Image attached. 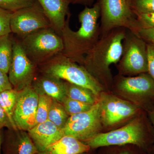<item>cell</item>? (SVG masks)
I'll use <instances>...</instances> for the list:
<instances>
[{
    "mask_svg": "<svg viewBox=\"0 0 154 154\" xmlns=\"http://www.w3.org/2000/svg\"><path fill=\"white\" fill-rule=\"evenodd\" d=\"M150 118L151 119L152 123L154 127V112L151 113Z\"/></svg>",
    "mask_w": 154,
    "mask_h": 154,
    "instance_id": "cell-35",
    "label": "cell"
},
{
    "mask_svg": "<svg viewBox=\"0 0 154 154\" xmlns=\"http://www.w3.org/2000/svg\"><path fill=\"white\" fill-rule=\"evenodd\" d=\"M130 2L134 13H154V0H130Z\"/></svg>",
    "mask_w": 154,
    "mask_h": 154,
    "instance_id": "cell-26",
    "label": "cell"
},
{
    "mask_svg": "<svg viewBox=\"0 0 154 154\" xmlns=\"http://www.w3.org/2000/svg\"><path fill=\"white\" fill-rule=\"evenodd\" d=\"M87 144L69 135H64L48 146L44 154H81L90 150Z\"/></svg>",
    "mask_w": 154,
    "mask_h": 154,
    "instance_id": "cell-18",
    "label": "cell"
},
{
    "mask_svg": "<svg viewBox=\"0 0 154 154\" xmlns=\"http://www.w3.org/2000/svg\"><path fill=\"white\" fill-rule=\"evenodd\" d=\"M69 116L62 103L54 99L48 120L63 129L68 119Z\"/></svg>",
    "mask_w": 154,
    "mask_h": 154,
    "instance_id": "cell-22",
    "label": "cell"
},
{
    "mask_svg": "<svg viewBox=\"0 0 154 154\" xmlns=\"http://www.w3.org/2000/svg\"><path fill=\"white\" fill-rule=\"evenodd\" d=\"M62 104L70 116L88 111L91 109L93 105L73 100L67 97L64 100Z\"/></svg>",
    "mask_w": 154,
    "mask_h": 154,
    "instance_id": "cell-24",
    "label": "cell"
},
{
    "mask_svg": "<svg viewBox=\"0 0 154 154\" xmlns=\"http://www.w3.org/2000/svg\"><path fill=\"white\" fill-rule=\"evenodd\" d=\"M19 91L13 89L7 90L0 94V105L5 113L12 129L17 130L13 116L17 102Z\"/></svg>",
    "mask_w": 154,
    "mask_h": 154,
    "instance_id": "cell-19",
    "label": "cell"
},
{
    "mask_svg": "<svg viewBox=\"0 0 154 154\" xmlns=\"http://www.w3.org/2000/svg\"><path fill=\"white\" fill-rule=\"evenodd\" d=\"M65 86L66 96L70 99L91 105L97 102L96 96L87 88L66 82Z\"/></svg>",
    "mask_w": 154,
    "mask_h": 154,
    "instance_id": "cell-20",
    "label": "cell"
},
{
    "mask_svg": "<svg viewBox=\"0 0 154 154\" xmlns=\"http://www.w3.org/2000/svg\"><path fill=\"white\" fill-rule=\"evenodd\" d=\"M140 28H154V13L149 14L134 13Z\"/></svg>",
    "mask_w": 154,
    "mask_h": 154,
    "instance_id": "cell-28",
    "label": "cell"
},
{
    "mask_svg": "<svg viewBox=\"0 0 154 154\" xmlns=\"http://www.w3.org/2000/svg\"><path fill=\"white\" fill-rule=\"evenodd\" d=\"M38 106L36 113V125L47 121L54 99L44 94H38Z\"/></svg>",
    "mask_w": 154,
    "mask_h": 154,
    "instance_id": "cell-23",
    "label": "cell"
},
{
    "mask_svg": "<svg viewBox=\"0 0 154 154\" xmlns=\"http://www.w3.org/2000/svg\"><path fill=\"white\" fill-rule=\"evenodd\" d=\"M35 2V0H0V8L14 12L32 6Z\"/></svg>",
    "mask_w": 154,
    "mask_h": 154,
    "instance_id": "cell-25",
    "label": "cell"
},
{
    "mask_svg": "<svg viewBox=\"0 0 154 154\" xmlns=\"http://www.w3.org/2000/svg\"><path fill=\"white\" fill-rule=\"evenodd\" d=\"M28 133L38 152H43L48 146L65 135L63 129L48 120L36 125Z\"/></svg>",
    "mask_w": 154,
    "mask_h": 154,
    "instance_id": "cell-14",
    "label": "cell"
},
{
    "mask_svg": "<svg viewBox=\"0 0 154 154\" xmlns=\"http://www.w3.org/2000/svg\"><path fill=\"white\" fill-rule=\"evenodd\" d=\"M126 30L116 28L102 35L85 57L82 66L97 82L101 75L109 74L111 65L120 60Z\"/></svg>",
    "mask_w": 154,
    "mask_h": 154,
    "instance_id": "cell-2",
    "label": "cell"
},
{
    "mask_svg": "<svg viewBox=\"0 0 154 154\" xmlns=\"http://www.w3.org/2000/svg\"><path fill=\"white\" fill-rule=\"evenodd\" d=\"M51 25L59 35L63 29L69 14V7L74 0H36Z\"/></svg>",
    "mask_w": 154,
    "mask_h": 154,
    "instance_id": "cell-15",
    "label": "cell"
},
{
    "mask_svg": "<svg viewBox=\"0 0 154 154\" xmlns=\"http://www.w3.org/2000/svg\"><path fill=\"white\" fill-rule=\"evenodd\" d=\"M45 74L87 88L98 96L102 85L83 66L79 65L68 58L59 54L43 64Z\"/></svg>",
    "mask_w": 154,
    "mask_h": 154,
    "instance_id": "cell-5",
    "label": "cell"
},
{
    "mask_svg": "<svg viewBox=\"0 0 154 154\" xmlns=\"http://www.w3.org/2000/svg\"><path fill=\"white\" fill-rule=\"evenodd\" d=\"M3 154H36L38 152L30 136L25 131L8 129L3 134Z\"/></svg>",
    "mask_w": 154,
    "mask_h": 154,
    "instance_id": "cell-13",
    "label": "cell"
},
{
    "mask_svg": "<svg viewBox=\"0 0 154 154\" xmlns=\"http://www.w3.org/2000/svg\"><path fill=\"white\" fill-rule=\"evenodd\" d=\"M137 35L146 44L154 45V28H141L138 30Z\"/></svg>",
    "mask_w": 154,
    "mask_h": 154,
    "instance_id": "cell-29",
    "label": "cell"
},
{
    "mask_svg": "<svg viewBox=\"0 0 154 154\" xmlns=\"http://www.w3.org/2000/svg\"><path fill=\"white\" fill-rule=\"evenodd\" d=\"M148 72L154 80V45L146 44Z\"/></svg>",
    "mask_w": 154,
    "mask_h": 154,
    "instance_id": "cell-30",
    "label": "cell"
},
{
    "mask_svg": "<svg viewBox=\"0 0 154 154\" xmlns=\"http://www.w3.org/2000/svg\"><path fill=\"white\" fill-rule=\"evenodd\" d=\"M13 12L0 8V36L11 33V20Z\"/></svg>",
    "mask_w": 154,
    "mask_h": 154,
    "instance_id": "cell-27",
    "label": "cell"
},
{
    "mask_svg": "<svg viewBox=\"0 0 154 154\" xmlns=\"http://www.w3.org/2000/svg\"><path fill=\"white\" fill-rule=\"evenodd\" d=\"M3 134L2 130H0V154H1L2 151V143Z\"/></svg>",
    "mask_w": 154,
    "mask_h": 154,
    "instance_id": "cell-34",
    "label": "cell"
},
{
    "mask_svg": "<svg viewBox=\"0 0 154 154\" xmlns=\"http://www.w3.org/2000/svg\"><path fill=\"white\" fill-rule=\"evenodd\" d=\"M22 47L36 65H42L61 54L63 41L51 28L37 30L22 38Z\"/></svg>",
    "mask_w": 154,
    "mask_h": 154,
    "instance_id": "cell-3",
    "label": "cell"
},
{
    "mask_svg": "<svg viewBox=\"0 0 154 154\" xmlns=\"http://www.w3.org/2000/svg\"><path fill=\"white\" fill-rule=\"evenodd\" d=\"M13 89L8 74L0 70V94L7 90Z\"/></svg>",
    "mask_w": 154,
    "mask_h": 154,
    "instance_id": "cell-31",
    "label": "cell"
},
{
    "mask_svg": "<svg viewBox=\"0 0 154 154\" xmlns=\"http://www.w3.org/2000/svg\"><path fill=\"white\" fill-rule=\"evenodd\" d=\"M102 123L99 101L88 111L69 116L63 128L64 133L81 141L87 142L99 134Z\"/></svg>",
    "mask_w": 154,
    "mask_h": 154,
    "instance_id": "cell-7",
    "label": "cell"
},
{
    "mask_svg": "<svg viewBox=\"0 0 154 154\" xmlns=\"http://www.w3.org/2000/svg\"><path fill=\"white\" fill-rule=\"evenodd\" d=\"M119 67L122 73L138 74L148 72L146 43L137 34L126 30Z\"/></svg>",
    "mask_w": 154,
    "mask_h": 154,
    "instance_id": "cell-6",
    "label": "cell"
},
{
    "mask_svg": "<svg viewBox=\"0 0 154 154\" xmlns=\"http://www.w3.org/2000/svg\"><path fill=\"white\" fill-rule=\"evenodd\" d=\"M143 127L140 122L133 120L121 128L105 133L98 134L86 144L91 148L132 144L140 146L143 142Z\"/></svg>",
    "mask_w": 154,
    "mask_h": 154,
    "instance_id": "cell-9",
    "label": "cell"
},
{
    "mask_svg": "<svg viewBox=\"0 0 154 154\" xmlns=\"http://www.w3.org/2000/svg\"><path fill=\"white\" fill-rule=\"evenodd\" d=\"M49 28H51L50 22L38 3L12 13L11 33L22 38L37 30Z\"/></svg>",
    "mask_w": 154,
    "mask_h": 154,
    "instance_id": "cell-8",
    "label": "cell"
},
{
    "mask_svg": "<svg viewBox=\"0 0 154 154\" xmlns=\"http://www.w3.org/2000/svg\"><path fill=\"white\" fill-rule=\"evenodd\" d=\"M119 90L130 95H154V80L149 75L140 74L135 77H122L117 84Z\"/></svg>",
    "mask_w": 154,
    "mask_h": 154,
    "instance_id": "cell-16",
    "label": "cell"
},
{
    "mask_svg": "<svg viewBox=\"0 0 154 154\" xmlns=\"http://www.w3.org/2000/svg\"><path fill=\"white\" fill-rule=\"evenodd\" d=\"M121 154H129L128 152H124L123 153Z\"/></svg>",
    "mask_w": 154,
    "mask_h": 154,
    "instance_id": "cell-36",
    "label": "cell"
},
{
    "mask_svg": "<svg viewBox=\"0 0 154 154\" xmlns=\"http://www.w3.org/2000/svg\"><path fill=\"white\" fill-rule=\"evenodd\" d=\"M102 123L110 126L134 115L136 107L129 102L111 95H103L100 100Z\"/></svg>",
    "mask_w": 154,
    "mask_h": 154,
    "instance_id": "cell-12",
    "label": "cell"
},
{
    "mask_svg": "<svg viewBox=\"0 0 154 154\" xmlns=\"http://www.w3.org/2000/svg\"><path fill=\"white\" fill-rule=\"evenodd\" d=\"M38 94L33 86L19 91L13 119L18 130L27 131L36 125V113Z\"/></svg>",
    "mask_w": 154,
    "mask_h": 154,
    "instance_id": "cell-11",
    "label": "cell"
},
{
    "mask_svg": "<svg viewBox=\"0 0 154 154\" xmlns=\"http://www.w3.org/2000/svg\"><path fill=\"white\" fill-rule=\"evenodd\" d=\"M94 0H74L73 4H82V5H90Z\"/></svg>",
    "mask_w": 154,
    "mask_h": 154,
    "instance_id": "cell-33",
    "label": "cell"
},
{
    "mask_svg": "<svg viewBox=\"0 0 154 154\" xmlns=\"http://www.w3.org/2000/svg\"><path fill=\"white\" fill-rule=\"evenodd\" d=\"M36 65L26 54L21 42L13 40V57L8 75L14 89L21 91L31 85Z\"/></svg>",
    "mask_w": 154,
    "mask_h": 154,
    "instance_id": "cell-10",
    "label": "cell"
},
{
    "mask_svg": "<svg viewBox=\"0 0 154 154\" xmlns=\"http://www.w3.org/2000/svg\"><path fill=\"white\" fill-rule=\"evenodd\" d=\"M4 127L7 128L8 129H13L8 116L0 105V130Z\"/></svg>",
    "mask_w": 154,
    "mask_h": 154,
    "instance_id": "cell-32",
    "label": "cell"
},
{
    "mask_svg": "<svg viewBox=\"0 0 154 154\" xmlns=\"http://www.w3.org/2000/svg\"><path fill=\"white\" fill-rule=\"evenodd\" d=\"M101 36L117 28H125L137 35L140 28L130 0H98Z\"/></svg>",
    "mask_w": 154,
    "mask_h": 154,
    "instance_id": "cell-4",
    "label": "cell"
},
{
    "mask_svg": "<svg viewBox=\"0 0 154 154\" xmlns=\"http://www.w3.org/2000/svg\"><path fill=\"white\" fill-rule=\"evenodd\" d=\"M33 87L38 94H44L62 103L67 97L65 82L58 78L44 74L36 80Z\"/></svg>",
    "mask_w": 154,
    "mask_h": 154,
    "instance_id": "cell-17",
    "label": "cell"
},
{
    "mask_svg": "<svg viewBox=\"0 0 154 154\" xmlns=\"http://www.w3.org/2000/svg\"><path fill=\"white\" fill-rule=\"evenodd\" d=\"M100 17V6L98 2L91 8L86 7L78 17L80 28L73 31L70 27V14H69L60 34L64 45L61 54L82 65L86 54L101 36L98 23Z\"/></svg>",
    "mask_w": 154,
    "mask_h": 154,
    "instance_id": "cell-1",
    "label": "cell"
},
{
    "mask_svg": "<svg viewBox=\"0 0 154 154\" xmlns=\"http://www.w3.org/2000/svg\"><path fill=\"white\" fill-rule=\"evenodd\" d=\"M36 154H43V153H42V152H38V153H37Z\"/></svg>",
    "mask_w": 154,
    "mask_h": 154,
    "instance_id": "cell-37",
    "label": "cell"
},
{
    "mask_svg": "<svg viewBox=\"0 0 154 154\" xmlns=\"http://www.w3.org/2000/svg\"><path fill=\"white\" fill-rule=\"evenodd\" d=\"M13 40L10 34L0 36V70L8 74L13 57Z\"/></svg>",
    "mask_w": 154,
    "mask_h": 154,
    "instance_id": "cell-21",
    "label": "cell"
}]
</instances>
